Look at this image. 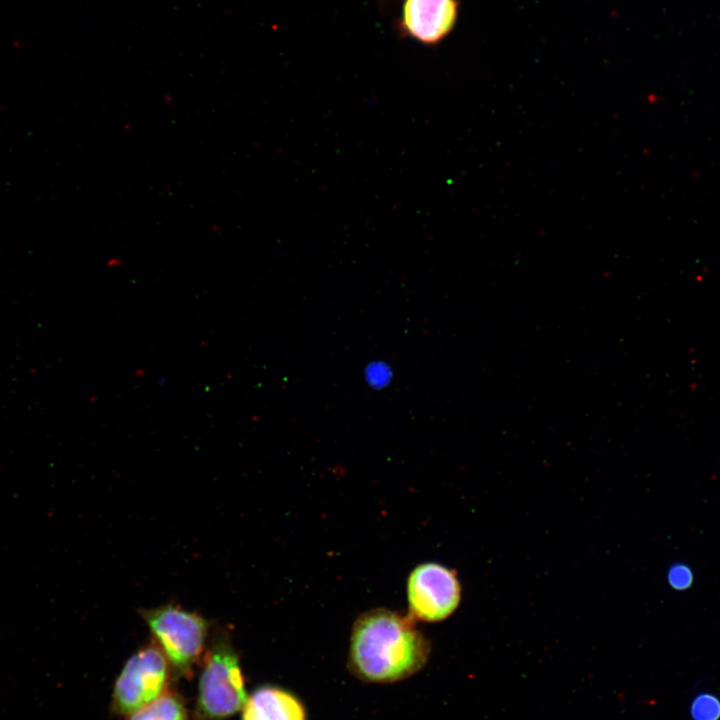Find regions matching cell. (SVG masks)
<instances>
[{"label":"cell","mask_w":720,"mask_h":720,"mask_svg":"<svg viewBox=\"0 0 720 720\" xmlns=\"http://www.w3.org/2000/svg\"><path fill=\"white\" fill-rule=\"evenodd\" d=\"M414 618L377 608L354 622L348 664L358 678L375 683L406 679L427 663L431 646Z\"/></svg>","instance_id":"cell-1"},{"label":"cell","mask_w":720,"mask_h":720,"mask_svg":"<svg viewBox=\"0 0 720 720\" xmlns=\"http://www.w3.org/2000/svg\"><path fill=\"white\" fill-rule=\"evenodd\" d=\"M246 701L239 657L223 631L214 633L203 659L196 715L199 720H222Z\"/></svg>","instance_id":"cell-2"},{"label":"cell","mask_w":720,"mask_h":720,"mask_svg":"<svg viewBox=\"0 0 720 720\" xmlns=\"http://www.w3.org/2000/svg\"><path fill=\"white\" fill-rule=\"evenodd\" d=\"M141 616L176 673L189 677L204 653L207 619L172 603L142 610Z\"/></svg>","instance_id":"cell-3"},{"label":"cell","mask_w":720,"mask_h":720,"mask_svg":"<svg viewBox=\"0 0 720 720\" xmlns=\"http://www.w3.org/2000/svg\"><path fill=\"white\" fill-rule=\"evenodd\" d=\"M168 660L159 646L151 643L137 650L125 663L113 691V708L130 715L151 703L166 690Z\"/></svg>","instance_id":"cell-4"},{"label":"cell","mask_w":720,"mask_h":720,"mask_svg":"<svg viewBox=\"0 0 720 720\" xmlns=\"http://www.w3.org/2000/svg\"><path fill=\"white\" fill-rule=\"evenodd\" d=\"M409 614L426 622H438L454 613L461 601L456 571L438 563L415 567L407 581Z\"/></svg>","instance_id":"cell-5"},{"label":"cell","mask_w":720,"mask_h":720,"mask_svg":"<svg viewBox=\"0 0 720 720\" xmlns=\"http://www.w3.org/2000/svg\"><path fill=\"white\" fill-rule=\"evenodd\" d=\"M458 12V0H404L399 30L421 44L436 45L453 30Z\"/></svg>","instance_id":"cell-6"},{"label":"cell","mask_w":720,"mask_h":720,"mask_svg":"<svg viewBox=\"0 0 720 720\" xmlns=\"http://www.w3.org/2000/svg\"><path fill=\"white\" fill-rule=\"evenodd\" d=\"M243 720H306L301 702L276 687L255 690L244 705Z\"/></svg>","instance_id":"cell-7"},{"label":"cell","mask_w":720,"mask_h":720,"mask_svg":"<svg viewBox=\"0 0 720 720\" xmlns=\"http://www.w3.org/2000/svg\"><path fill=\"white\" fill-rule=\"evenodd\" d=\"M129 720H187V712L182 699L166 690L157 699L130 714Z\"/></svg>","instance_id":"cell-8"},{"label":"cell","mask_w":720,"mask_h":720,"mask_svg":"<svg viewBox=\"0 0 720 720\" xmlns=\"http://www.w3.org/2000/svg\"><path fill=\"white\" fill-rule=\"evenodd\" d=\"M689 713L692 720H719V696L707 691L696 694L691 700Z\"/></svg>","instance_id":"cell-9"},{"label":"cell","mask_w":720,"mask_h":720,"mask_svg":"<svg viewBox=\"0 0 720 720\" xmlns=\"http://www.w3.org/2000/svg\"><path fill=\"white\" fill-rule=\"evenodd\" d=\"M667 581L672 589L676 591H685L692 586L694 574L688 565L684 563H676L669 568Z\"/></svg>","instance_id":"cell-10"}]
</instances>
